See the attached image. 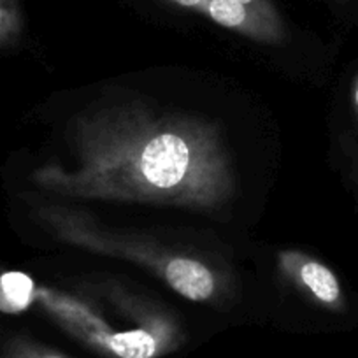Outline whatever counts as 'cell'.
<instances>
[{"label": "cell", "instance_id": "cell-2", "mask_svg": "<svg viewBox=\"0 0 358 358\" xmlns=\"http://www.w3.org/2000/svg\"><path fill=\"white\" fill-rule=\"evenodd\" d=\"M44 223H48L60 239L69 241L76 246L123 257L134 264L144 265L164 280L176 294L183 295L188 301H215L222 292L218 274L199 258L172 253L164 248H155L139 241L106 236L92 229L86 218L64 209H50L44 213Z\"/></svg>", "mask_w": 358, "mask_h": 358}, {"label": "cell", "instance_id": "cell-5", "mask_svg": "<svg viewBox=\"0 0 358 358\" xmlns=\"http://www.w3.org/2000/svg\"><path fill=\"white\" fill-rule=\"evenodd\" d=\"M37 299L36 285L23 273L0 274V313H22Z\"/></svg>", "mask_w": 358, "mask_h": 358}, {"label": "cell", "instance_id": "cell-8", "mask_svg": "<svg viewBox=\"0 0 358 358\" xmlns=\"http://www.w3.org/2000/svg\"><path fill=\"white\" fill-rule=\"evenodd\" d=\"M178 8L183 9H190V11H197V13H204V6L206 0H169Z\"/></svg>", "mask_w": 358, "mask_h": 358}, {"label": "cell", "instance_id": "cell-9", "mask_svg": "<svg viewBox=\"0 0 358 358\" xmlns=\"http://www.w3.org/2000/svg\"><path fill=\"white\" fill-rule=\"evenodd\" d=\"M353 102H355V108H357V113H358V79H357V83H355V90H353Z\"/></svg>", "mask_w": 358, "mask_h": 358}, {"label": "cell", "instance_id": "cell-6", "mask_svg": "<svg viewBox=\"0 0 358 358\" xmlns=\"http://www.w3.org/2000/svg\"><path fill=\"white\" fill-rule=\"evenodd\" d=\"M2 358H69L60 351L51 350L44 344L36 343L27 337H13L4 348Z\"/></svg>", "mask_w": 358, "mask_h": 358}, {"label": "cell", "instance_id": "cell-4", "mask_svg": "<svg viewBox=\"0 0 358 358\" xmlns=\"http://www.w3.org/2000/svg\"><path fill=\"white\" fill-rule=\"evenodd\" d=\"M280 265L313 301L330 309H339L343 306L339 280L322 262L299 251H283L280 255Z\"/></svg>", "mask_w": 358, "mask_h": 358}, {"label": "cell", "instance_id": "cell-7", "mask_svg": "<svg viewBox=\"0 0 358 358\" xmlns=\"http://www.w3.org/2000/svg\"><path fill=\"white\" fill-rule=\"evenodd\" d=\"M22 32V16L16 0H0V44L11 43Z\"/></svg>", "mask_w": 358, "mask_h": 358}, {"label": "cell", "instance_id": "cell-3", "mask_svg": "<svg viewBox=\"0 0 358 358\" xmlns=\"http://www.w3.org/2000/svg\"><path fill=\"white\" fill-rule=\"evenodd\" d=\"M223 29L264 44H281L287 29L273 0H206L204 13Z\"/></svg>", "mask_w": 358, "mask_h": 358}, {"label": "cell", "instance_id": "cell-1", "mask_svg": "<svg viewBox=\"0 0 358 358\" xmlns=\"http://www.w3.org/2000/svg\"><path fill=\"white\" fill-rule=\"evenodd\" d=\"M72 169L34 174L55 194L104 201L220 209L234 194V172L216 127L141 106L106 109L76 123Z\"/></svg>", "mask_w": 358, "mask_h": 358}]
</instances>
